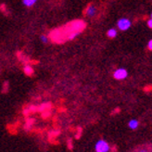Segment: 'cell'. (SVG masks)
I'll return each mask as SVG.
<instances>
[{
	"mask_svg": "<svg viewBox=\"0 0 152 152\" xmlns=\"http://www.w3.org/2000/svg\"><path fill=\"white\" fill-rule=\"evenodd\" d=\"M95 150H96V152H109L110 150V146L106 140L99 139L96 143Z\"/></svg>",
	"mask_w": 152,
	"mask_h": 152,
	"instance_id": "cell-1",
	"label": "cell"
},
{
	"mask_svg": "<svg viewBox=\"0 0 152 152\" xmlns=\"http://www.w3.org/2000/svg\"><path fill=\"white\" fill-rule=\"evenodd\" d=\"M132 25V22L131 20L127 19V18H121L118 20L117 22V27L119 30H121V31H127V30L130 29Z\"/></svg>",
	"mask_w": 152,
	"mask_h": 152,
	"instance_id": "cell-2",
	"label": "cell"
},
{
	"mask_svg": "<svg viewBox=\"0 0 152 152\" xmlns=\"http://www.w3.org/2000/svg\"><path fill=\"white\" fill-rule=\"evenodd\" d=\"M128 76V72L124 68H119L115 72H113V77L116 80H124L125 78H127Z\"/></svg>",
	"mask_w": 152,
	"mask_h": 152,
	"instance_id": "cell-3",
	"label": "cell"
},
{
	"mask_svg": "<svg viewBox=\"0 0 152 152\" xmlns=\"http://www.w3.org/2000/svg\"><path fill=\"white\" fill-rule=\"evenodd\" d=\"M86 16L89 17V18H93L95 15L96 14V7L93 5H90L87 10H86Z\"/></svg>",
	"mask_w": 152,
	"mask_h": 152,
	"instance_id": "cell-4",
	"label": "cell"
},
{
	"mask_svg": "<svg viewBox=\"0 0 152 152\" xmlns=\"http://www.w3.org/2000/svg\"><path fill=\"white\" fill-rule=\"evenodd\" d=\"M139 125V121L137 120H131V121H129V123H128V126L130 129H132V130H135L136 128L138 127Z\"/></svg>",
	"mask_w": 152,
	"mask_h": 152,
	"instance_id": "cell-5",
	"label": "cell"
},
{
	"mask_svg": "<svg viewBox=\"0 0 152 152\" xmlns=\"http://www.w3.org/2000/svg\"><path fill=\"white\" fill-rule=\"evenodd\" d=\"M38 0H22V5L27 7H31L36 4Z\"/></svg>",
	"mask_w": 152,
	"mask_h": 152,
	"instance_id": "cell-6",
	"label": "cell"
},
{
	"mask_svg": "<svg viewBox=\"0 0 152 152\" xmlns=\"http://www.w3.org/2000/svg\"><path fill=\"white\" fill-rule=\"evenodd\" d=\"M117 30L116 29H114V28H110L108 30V32H107V35L110 37V38H114V37H116L117 36Z\"/></svg>",
	"mask_w": 152,
	"mask_h": 152,
	"instance_id": "cell-7",
	"label": "cell"
},
{
	"mask_svg": "<svg viewBox=\"0 0 152 152\" xmlns=\"http://www.w3.org/2000/svg\"><path fill=\"white\" fill-rule=\"evenodd\" d=\"M23 72H25V74L27 75H32L33 72H34V70H33V68L31 66H29V65H26L24 67V69H23Z\"/></svg>",
	"mask_w": 152,
	"mask_h": 152,
	"instance_id": "cell-8",
	"label": "cell"
},
{
	"mask_svg": "<svg viewBox=\"0 0 152 152\" xmlns=\"http://www.w3.org/2000/svg\"><path fill=\"white\" fill-rule=\"evenodd\" d=\"M80 34H81V31L73 32L72 34H71L69 35V38H68V39H69V40H72V39H74V38H76V36H78Z\"/></svg>",
	"mask_w": 152,
	"mask_h": 152,
	"instance_id": "cell-9",
	"label": "cell"
},
{
	"mask_svg": "<svg viewBox=\"0 0 152 152\" xmlns=\"http://www.w3.org/2000/svg\"><path fill=\"white\" fill-rule=\"evenodd\" d=\"M40 40H41V42L44 43V44H48V37L47 35H45V34H42V35L40 36Z\"/></svg>",
	"mask_w": 152,
	"mask_h": 152,
	"instance_id": "cell-10",
	"label": "cell"
},
{
	"mask_svg": "<svg viewBox=\"0 0 152 152\" xmlns=\"http://www.w3.org/2000/svg\"><path fill=\"white\" fill-rule=\"evenodd\" d=\"M148 48L149 50L152 51V39H150V40L148 41Z\"/></svg>",
	"mask_w": 152,
	"mask_h": 152,
	"instance_id": "cell-11",
	"label": "cell"
},
{
	"mask_svg": "<svg viewBox=\"0 0 152 152\" xmlns=\"http://www.w3.org/2000/svg\"><path fill=\"white\" fill-rule=\"evenodd\" d=\"M148 26L150 29H152V19H150V20H148Z\"/></svg>",
	"mask_w": 152,
	"mask_h": 152,
	"instance_id": "cell-12",
	"label": "cell"
},
{
	"mask_svg": "<svg viewBox=\"0 0 152 152\" xmlns=\"http://www.w3.org/2000/svg\"><path fill=\"white\" fill-rule=\"evenodd\" d=\"M136 152H148L147 149H140V150H138V151H136Z\"/></svg>",
	"mask_w": 152,
	"mask_h": 152,
	"instance_id": "cell-13",
	"label": "cell"
},
{
	"mask_svg": "<svg viewBox=\"0 0 152 152\" xmlns=\"http://www.w3.org/2000/svg\"><path fill=\"white\" fill-rule=\"evenodd\" d=\"M150 16H151V19H152V13H151V15H150Z\"/></svg>",
	"mask_w": 152,
	"mask_h": 152,
	"instance_id": "cell-14",
	"label": "cell"
}]
</instances>
